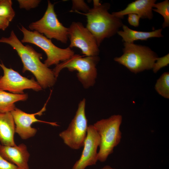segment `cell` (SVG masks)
<instances>
[{"instance_id": "obj_25", "label": "cell", "mask_w": 169, "mask_h": 169, "mask_svg": "<svg viewBox=\"0 0 169 169\" xmlns=\"http://www.w3.org/2000/svg\"><path fill=\"white\" fill-rule=\"evenodd\" d=\"M140 18V17L136 14H130L128 15L127 20L130 25L136 27L139 25Z\"/></svg>"}, {"instance_id": "obj_11", "label": "cell", "mask_w": 169, "mask_h": 169, "mask_svg": "<svg viewBox=\"0 0 169 169\" xmlns=\"http://www.w3.org/2000/svg\"><path fill=\"white\" fill-rule=\"evenodd\" d=\"M48 100L49 99L39 111L35 113H27L16 107L10 112L15 125V132L21 139L26 140L35 135L37 129L32 127L31 125L33 123L40 122L49 124L53 126L59 125L56 122L41 120L36 117L37 115H42L43 112L46 110V107Z\"/></svg>"}, {"instance_id": "obj_26", "label": "cell", "mask_w": 169, "mask_h": 169, "mask_svg": "<svg viewBox=\"0 0 169 169\" xmlns=\"http://www.w3.org/2000/svg\"><path fill=\"white\" fill-rule=\"evenodd\" d=\"M10 22L7 18L0 17V29L5 30L8 26Z\"/></svg>"}, {"instance_id": "obj_13", "label": "cell", "mask_w": 169, "mask_h": 169, "mask_svg": "<svg viewBox=\"0 0 169 169\" xmlns=\"http://www.w3.org/2000/svg\"><path fill=\"white\" fill-rule=\"evenodd\" d=\"M0 155L19 169H29L28 161L30 154L26 146L24 144L13 146L0 145Z\"/></svg>"}, {"instance_id": "obj_22", "label": "cell", "mask_w": 169, "mask_h": 169, "mask_svg": "<svg viewBox=\"0 0 169 169\" xmlns=\"http://www.w3.org/2000/svg\"><path fill=\"white\" fill-rule=\"evenodd\" d=\"M17 1L20 8L27 10L36 7L41 1L38 0H18Z\"/></svg>"}, {"instance_id": "obj_16", "label": "cell", "mask_w": 169, "mask_h": 169, "mask_svg": "<svg viewBox=\"0 0 169 169\" xmlns=\"http://www.w3.org/2000/svg\"><path fill=\"white\" fill-rule=\"evenodd\" d=\"M122 30L119 31L117 33L121 36L125 43H134L137 40H146L151 38L163 37L161 34L162 29H159L151 32H143L133 30L126 25L123 24Z\"/></svg>"}, {"instance_id": "obj_5", "label": "cell", "mask_w": 169, "mask_h": 169, "mask_svg": "<svg viewBox=\"0 0 169 169\" xmlns=\"http://www.w3.org/2000/svg\"><path fill=\"white\" fill-rule=\"evenodd\" d=\"M99 60L98 56L83 57L80 55L74 54L56 65L52 70L57 78L60 71L64 68L71 72L77 71L78 80L84 88L88 89L95 83L97 75L96 66Z\"/></svg>"}, {"instance_id": "obj_10", "label": "cell", "mask_w": 169, "mask_h": 169, "mask_svg": "<svg viewBox=\"0 0 169 169\" xmlns=\"http://www.w3.org/2000/svg\"><path fill=\"white\" fill-rule=\"evenodd\" d=\"M0 66L3 75L0 77V90H8L13 94H23L26 89H32L38 91L42 88L33 79H30L23 76L17 71L6 67L3 63Z\"/></svg>"}, {"instance_id": "obj_2", "label": "cell", "mask_w": 169, "mask_h": 169, "mask_svg": "<svg viewBox=\"0 0 169 169\" xmlns=\"http://www.w3.org/2000/svg\"><path fill=\"white\" fill-rule=\"evenodd\" d=\"M93 2V7L86 13L74 11L86 16V27L94 36L99 47L105 38L117 33L123 24L121 18L109 12V3L101 4L98 0H94Z\"/></svg>"}, {"instance_id": "obj_27", "label": "cell", "mask_w": 169, "mask_h": 169, "mask_svg": "<svg viewBox=\"0 0 169 169\" xmlns=\"http://www.w3.org/2000/svg\"><path fill=\"white\" fill-rule=\"evenodd\" d=\"M101 169H115L111 167L109 165H106L104 166V167L101 168Z\"/></svg>"}, {"instance_id": "obj_1", "label": "cell", "mask_w": 169, "mask_h": 169, "mask_svg": "<svg viewBox=\"0 0 169 169\" xmlns=\"http://www.w3.org/2000/svg\"><path fill=\"white\" fill-rule=\"evenodd\" d=\"M0 43L10 45L16 51L23 64V72L28 71L32 73L42 88L45 89L54 85L57 78L52 70L41 61L42 54L29 45H24L13 30L8 37L1 38Z\"/></svg>"}, {"instance_id": "obj_14", "label": "cell", "mask_w": 169, "mask_h": 169, "mask_svg": "<svg viewBox=\"0 0 169 169\" xmlns=\"http://www.w3.org/2000/svg\"><path fill=\"white\" fill-rule=\"evenodd\" d=\"M155 0H136L129 4L123 10L112 13L115 16L122 18L124 16L134 14L141 18L149 19L153 17L152 9L156 2Z\"/></svg>"}, {"instance_id": "obj_15", "label": "cell", "mask_w": 169, "mask_h": 169, "mask_svg": "<svg viewBox=\"0 0 169 169\" xmlns=\"http://www.w3.org/2000/svg\"><path fill=\"white\" fill-rule=\"evenodd\" d=\"M15 125L11 112H0V142L5 146L16 145L14 140Z\"/></svg>"}, {"instance_id": "obj_12", "label": "cell", "mask_w": 169, "mask_h": 169, "mask_svg": "<svg viewBox=\"0 0 169 169\" xmlns=\"http://www.w3.org/2000/svg\"><path fill=\"white\" fill-rule=\"evenodd\" d=\"M99 135L93 125L88 126L84 149L80 157L72 169H85L89 166L96 164L98 161V147L100 144Z\"/></svg>"}, {"instance_id": "obj_23", "label": "cell", "mask_w": 169, "mask_h": 169, "mask_svg": "<svg viewBox=\"0 0 169 169\" xmlns=\"http://www.w3.org/2000/svg\"><path fill=\"white\" fill-rule=\"evenodd\" d=\"M72 3V9L74 11L80 10L86 13L90 8L84 0H73Z\"/></svg>"}, {"instance_id": "obj_6", "label": "cell", "mask_w": 169, "mask_h": 169, "mask_svg": "<svg viewBox=\"0 0 169 169\" xmlns=\"http://www.w3.org/2000/svg\"><path fill=\"white\" fill-rule=\"evenodd\" d=\"M23 35L22 43H31L40 48L45 53L47 59L44 64L48 67L57 65L60 62L68 59L75 54L74 51L68 47L61 49L55 45L49 39L37 32L28 30L22 26L19 28Z\"/></svg>"}, {"instance_id": "obj_4", "label": "cell", "mask_w": 169, "mask_h": 169, "mask_svg": "<svg viewBox=\"0 0 169 169\" xmlns=\"http://www.w3.org/2000/svg\"><path fill=\"white\" fill-rule=\"evenodd\" d=\"M124 45L123 54L115 58V61L136 74L152 69L158 57L150 48L134 43L124 42Z\"/></svg>"}, {"instance_id": "obj_20", "label": "cell", "mask_w": 169, "mask_h": 169, "mask_svg": "<svg viewBox=\"0 0 169 169\" xmlns=\"http://www.w3.org/2000/svg\"><path fill=\"white\" fill-rule=\"evenodd\" d=\"M11 0H0V17L5 18L10 22L15 15Z\"/></svg>"}, {"instance_id": "obj_7", "label": "cell", "mask_w": 169, "mask_h": 169, "mask_svg": "<svg viewBox=\"0 0 169 169\" xmlns=\"http://www.w3.org/2000/svg\"><path fill=\"white\" fill-rule=\"evenodd\" d=\"M29 28L44 34L47 38L55 39L66 44L69 39L68 28L64 26L59 20L54 10V4L48 1L46 10L39 20L31 23Z\"/></svg>"}, {"instance_id": "obj_9", "label": "cell", "mask_w": 169, "mask_h": 169, "mask_svg": "<svg viewBox=\"0 0 169 169\" xmlns=\"http://www.w3.org/2000/svg\"><path fill=\"white\" fill-rule=\"evenodd\" d=\"M70 48L80 49L86 56H97L100 50L94 36L89 30L79 22H73L68 28Z\"/></svg>"}, {"instance_id": "obj_3", "label": "cell", "mask_w": 169, "mask_h": 169, "mask_svg": "<svg viewBox=\"0 0 169 169\" xmlns=\"http://www.w3.org/2000/svg\"><path fill=\"white\" fill-rule=\"evenodd\" d=\"M122 120L120 115H114L107 119H102L93 125L100 137L98 160L105 161L113 151L114 148L120 142L121 132L120 128Z\"/></svg>"}, {"instance_id": "obj_19", "label": "cell", "mask_w": 169, "mask_h": 169, "mask_svg": "<svg viewBox=\"0 0 169 169\" xmlns=\"http://www.w3.org/2000/svg\"><path fill=\"white\" fill-rule=\"evenodd\" d=\"M155 8L152 11L161 14L163 18L164 22L162 24L163 28L169 26V2L166 0L161 2L155 3L153 6Z\"/></svg>"}, {"instance_id": "obj_17", "label": "cell", "mask_w": 169, "mask_h": 169, "mask_svg": "<svg viewBox=\"0 0 169 169\" xmlns=\"http://www.w3.org/2000/svg\"><path fill=\"white\" fill-rule=\"evenodd\" d=\"M27 94H16L0 90V112H11L15 108L14 103L24 101L28 98Z\"/></svg>"}, {"instance_id": "obj_8", "label": "cell", "mask_w": 169, "mask_h": 169, "mask_svg": "<svg viewBox=\"0 0 169 169\" xmlns=\"http://www.w3.org/2000/svg\"><path fill=\"white\" fill-rule=\"evenodd\" d=\"M85 99L80 101L76 114L67 129L60 132L59 136L64 143L74 149L84 146L88 128L85 113Z\"/></svg>"}, {"instance_id": "obj_24", "label": "cell", "mask_w": 169, "mask_h": 169, "mask_svg": "<svg viewBox=\"0 0 169 169\" xmlns=\"http://www.w3.org/2000/svg\"><path fill=\"white\" fill-rule=\"evenodd\" d=\"M0 169H19L16 165L3 158L0 155Z\"/></svg>"}, {"instance_id": "obj_21", "label": "cell", "mask_w": 169, "mask_h": 169, "mask_svg": "<svg viewBox=\"0 0 169 169\" xmlns=\"http://www.w3.org/2000/svg\"><path fill=\"white\" fill-rule=\"evenodd\" d=\"M169 64V54L161 57H157L153 64L152 69L156 73L163 67L167 66Z\"/></svg>"}, {"instance_id": "obj_18", "label": "cell", "mask_w": 169, "mask_h": 169, "mask_svg": "<svg viewBox=\"0 0 169 169\" xmlns=\"http://www.w3.org/2000/svg\"><path fill=\"white\" fill-rule=\"evenodd\" d=\"M157 92L162 97L169 98V73H164L157 80L155 85Z\"/></svg>"}]
</instances>
